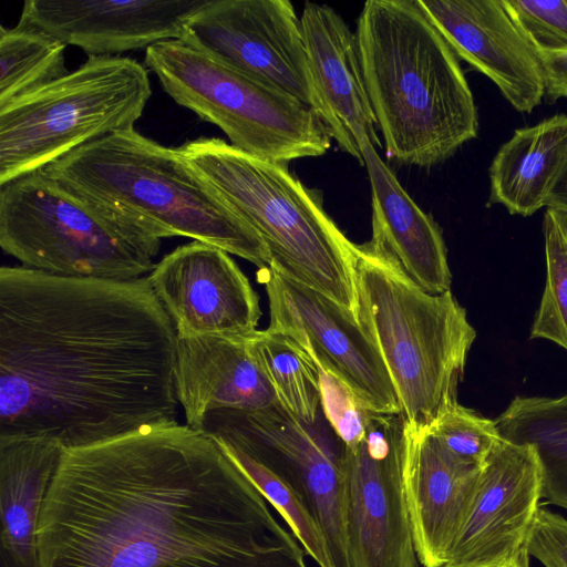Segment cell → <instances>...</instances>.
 Listing matches in <instances>:
<instances>
[{
  "instance_id": "1",
  "label": "cell",
  "mask_w": 567,
  "mask_h": 567,
  "mask_svg": "<svg viewBox=\"0 0 567 567\" xmlns=\"http://www.w3.org/2000/svg\"><path fill=\"white\" fill-rule=\"evenodd\" d=\"M214 437L178 422L64 450L40 567H306V550Z\"/></svg>"
},
{
  "instance_id": "2",
  "label": "cell",
  "mask_w": 567,
  "mask_h": 567,
  "mask_svg": "<svg viewBox=\"0 0 567 567\" xmlns=\"http://www.w3.org/2000/svg\"><path fill=\"white\" fill-rule=\"evenodd\" d=\"M177 332L147 277L0 269V436L65 450L177 422Z\"/></svg>"
},
{
  "instance_id": "3",
  "label": "cell",
  "mask_w": 567,
  "mask_h": 567,
  "mask_svg": "<svg viewBox=\"0 0 567 567\" xmlns=\"http://www.w3.org/2000/svg\"><path fill=\"white\" fill-rule=\"evenodd\" d=\"M355 37L385 155L431 168L478 135V112L460 59L419 0H369Z\"/></svg>"
},
{
  "instance_id": "4",
  "label": "cell",
  "mask_w": 567,
  "mask_h": 567,
  "mask_svg": "<svg viewBox=\"0 0 567 567\" xmlns=\"http://www.w3.org/2000/svg\"><path fill=\"white\" fill-rule=\"evenodd\" d=\"M118 221L155 238L188 237L259 268L270 254L259 235L181 158L133 128L111 133L42 168Z\"/></svg>"
},
{
  "instance_id": "5",
  "label": "cell",
  "mask_w": 567,
  "mask_h": 567,
  "mask_svg": "<svg viewBox=\"0 0 567 567\" xmlns=\"http://www.w3.org/2000/svg\"><path fill=\"white\" fill-rule=\"evenodd\" d=\"M176 150L259 235L271 267L358 319V248L326 213L316 189L306 187L287 165L249 155L220 138L200 137Z\"/></svg>"
},
{
  "instance_id": "6",
  "label": "cell",
  "mask_w": 567,
  "mask_h": 567,
  "mask_svg": "<svg viewBox=\"0 0 567 567\" xmlns=\"http://www.w3.org/2000/svg\"><path fill=\"white\" fill-rule=\"evenodd\" d=\"M357 248L359 322L386 367L405 423L429 430L458 403L476 331L451 290L429 293L369 243Z\"/></svg>"
},
{
  "instance_id": "7",
  "label": "cell",
  "mask_w": 567,
  "mask_h": 567,
  "mask_svg": "<svg viewBox=\"0 0 567 567\" xmlns=\"http://www.w3.org/2000/svg\"><path fill=\"white\" fill-rule=\"evenodd\" d=\"M161 241L105 214L42 168L0 184V246L23 267L134 280L152 271Z\"/></svg>"
},
{
  "instance_id": "8",
  "label": "cell",
  "mask_w": 567,
  "mask_h": 567,
  "mask_svg": "<svg viewBox=\"0 0 567 567\" xmlns=\"http://www.w3.org/2000/svg\"><path fill=\"white\" fill-rule=\"evenodd\" d=\"M144 64L174 102L249 155L287 165L330 148L324 123L297 97L179 39L148 47Z\"/></svg>"
},
{
  "instance_id": "9",
  "label": "cell",
  "mask_w": 567,
  "mask_h": 567,
  "mask_svg": "<svg viewBox=\"0 0 567 567\" xmlns=\"http://www.w3.org/2000/svg\"><path fill=\"white\" fill-rule=\"evenodd\" d=\"M151 95L148 72L136 60L89 56L63 78L0 106V184L133 128Z\"/></svg>"
},
{
  "instance_id": "10",
  "label": "cell",
  "mask_w": 567,
  "mask_h": 567,
  "mask_svg": "<svg viewBox=\"0 0 567 567\" xmlns=\"http://www.w3.org/2000/svg\"><path fill=\"white\" fill-rule=\"evenodd\" d=\"M321 413L308 425L279 403L257 411L209 412L199 431L221 435L280 467L305 495L332 567H355L346 514L343 444Z\"/></svg>"
},
{
  "instance_id": "11",
  "label": "cell",
  "mask_w": 567,
  "mask_h": 567,
  "mask_svg": "<svg viewBox=\"0 0 567 567\" xmlns=\"http://www.w3.org/2000/svg\"><path fill=\"white\" fill-rule=\"evenodd\" d=\"M179 40L291 94L324 123L300 17L290 1L208 0Z\"/></svg>"
},
{
  "instance_id": "12",
  "label": "cell",
  "mask_w": 567,
  "mask_h": 567,
  "mask_svg": "<svg viewBox=\"0 0 567 567\" xmlns=\"http://www.w3.org/2000/svg\"><path fill=\"white\" fill-rule=\"evenodd\" d=\"M404 419L369 412L343 445L348 539L355 567H419L402 477Z\"/></svg>"
},
{
  "instance_id": "13",
  "label": "cell",
  "mask_w": 567,
  "mask_h": 567,
  "mask_svg": "<svg viewBox=\"0 0 567 567\" xmlns=\"http://www.w3.org/2000/svg\"><path fill=\"white\" fill-rule=\"evenodd\" d=\"M258 275L268 297V329L303 349L319 368L341 381L365 410L401 414L386 367L351 312L271 266Z\"/></svg>"
},
{
  "instance_id": "14",
  "label": "cell",
  "mask_w": 567,
  "mask_h": 567,
  "mask_svg": "<svg viewBox=\"0 0 567 567\" xmlns=\"http://www.w3.org/2000/svg\"><path fill=\"white\" fill-rule=\"evenodd\" d=\"M147 280L177 336L249 337L259 298L227 251L193 240L155 264Z\"/></svg>"
},
{
  "instance_id": "15",
  "label": "cell",
  "mask_w": 567,
  "mask_h": 567,
  "mask_svg": "<svg viewBox=\"0 0 567 567\" xmlns=\"http://www.w3.org/2000/svg\"><path fill=\"white\" fill-rule=\"evenodd\" d=\"M542 498L536 450L502 439L481 466L473 503L444 567L497 566L527 553Z\"/></svg>"
},
{
  "instance_id": "16",
  "label": "cell",
  "mask_w": 567,
  "mask_h": 567,
  "mask_svg": "<svg viewBox=\"0 0 567 567\" xmlns=\"http://www.w3.org/2000/svg\"><path fill=\"white\" fill-rule=\"evenodd\" d=\"M208 0H28L18 24L37 28L89 56H113L182 39Z\"/></svg>"
},
{
  "instance_id": "17",
  "label": "cell",
  "mask_w": 567,
  "mask_h": 567,
  "mask_svg": "<svg viewBox=\"0 0 567 567\" xmlns=\"http://www.w3.org/2000/svg\"><path fill=\"white\" fill-rule=\"evenodd\" d=\"M419 1L458 59L489 79L515 111L530 114L542 103L539 58L503 0Z\"/></svg>"
},
{
  "instance_id": "18",
  "label": "cell",
  "mask_w": 567,
  "mask_h": 567,
  "mask_svg": "<svg viewBox=\"0 0 567 567\" xmlns=\"http://www.w3.org/2000/svg\"><path fill=\"white\" fill-rule=\"evenodd\" d=\"M481 466L464 462L427 431L404 421L402 477L419 563L442 567L473 503Z\"/></svg>"
},
{
  "instance_id": "19",
  "label": "cell",
  "mask_w": 567,
  "mask_h": 567,
  "mask_svg": "<svg viewBox=\"0 0 567 567\" xmlns=\"http://www.w3.org/2000/svg\"><path fill=\"white\" fill-rule=\"evenodd\" d=\"M310 72L338 146L363 164L358 140L381 147L365 87L355 32L328 4L306 2L300 16Z\"/></svg>"
},
{
  "instance_id": "20",
  "label": "cell",
  "mask_w": 567,
  "mask_h": 567,
  "mask_svg": "<svg viewBox=\"0 0 567 567\" xmlns=\"http://www.w3.org/2000/svg\"><path fill=\"white\" fill-rule=\"evenodd\" d=\"M249 337L177 336L175 388L186 425L199 430L213 411L249 412L278 403Z\"/></svg>"
},
{
  "instance_id": "21",
  "label": "cell",
  "mask_w": 567,
  "mask_h": 567,
  "mask_svg": "<svg viewBox=\"0 0 567 567\" xmlns=\"http://www.w3.org/2000/svg\"><path fill=\"white\" fill-rule=\"evenodd\" d=\"M358 143L371 185L368 243L424 291H450L452 274L441 227L409 196L369 140L361 137Z\"/></svg>"
},
{
  "instance_id": "22",
  "label": "cell",
  "mask_w": 567,
  "mask_h": 567,
  "mask_svg": "<svg viewBox=\"0 0 567 567\" xmlns=\"http://www.w3.org/2000/svg\"><path fill=\"white\" fill-rule=\"evenodd\" d=\"M64 450L44 437L0 436V567H40V513Z\"/></svg>"
},
{
  "instance_id": "23",
  "label": "cell",
  "mask_w": 567,
  "mask_h": 567,
  "mask_svg": "<svg viewBox=\"0 0 567 567\" xmlns=\"http://www.w3.org/2000/svg\"><path fill=\"white\" fill-rule=\"evenodd\" d=\"M566 164L567 114L515 130L489 165L486 207L501 205L509 215H534L546 207Z\"/></svg>"
},
{
  "instance_id": "24",
  "label": "cell",
  "mask_w": 567,
  "mask_h": 567,
  "mask_svg": "<svg viewBox=\"0 0 567 567\" xmlns=\"http://www.w3.org/2000/svg\"><path fill=\"white\" fill-rule=\"evenodd\" d=\"M502 439L537 453L543 497L567 511V395L516 396L495 419Z\"/></svg>"
},
{
  "instance_id": "25",
  "label": "cell",
  "mask_w": 567,
  "mask_h": 567,
  "mask_svg": "<svg viewBox=\"0 0 567 567\" xmlns=\"http://www.w3.org/2000/svg\"><path fill=\"white\" fill-rule=\"evenodd\" d=\"M249 343L278 403L303 423L316 424L322 411L320 374L312 358L288 337L268 328L252 333Z\"/></svg>"
},
{
  "instance_id": "26",
  "label": "cell",
  "mask_w": 567,
  "mask_h": 567,
  "mask_svg": "<svg viewBox=\"0 0 567 567\" xmlns=\"http://www.w3.org/2000/svg\"><path fill=\"white\" fill-rule=\"evenodd\" d=\"M216 440L225 454L245 473L289 526L319 567H332L326 539L307 503L295 482L277 465L259 457L241 445L216 434Z\"/></svg>"
},
{
  "instance_id": "27",
  "label": "cell",
  "mask_w": 567,
  "mask_h": 567,
  "mask_svg": "<svg viewBox=\"0 0 567 567\" xmlns=\"http://www.w3.org/2000/svg\"><path fill=\"white\" fill-rule=\"evenodd\" d=\"M66 44L32 27H0V106L69 73Z\"/></svg>"
},
{
  "instance_id": "28",
  "label": "cell",
  "mask_w": 567,
  "mask_h": 567,
  "mask_svg": "<svg viewBox=\"0 0 567 567\" xmlns=\"http://www.w3.org/2000/svg\"><path fill=\"white\" fill-rule=\"evenodd\" d=\"M543 235L546 280L530 338L551 341L567 351V217L546 207Z\"/></svg>"
},
{
  "instance_id": "29",
  "label": "cell",
  "mask_w": 567,
  "mask_h": 567,
  "mask_svg": "<svg viewBox=\"0 0 567 567\" xmlns=\"http://www.w3.org/2000/svg\"><path fill=\"white\" fill-rule=\"evenodd\" d=\"M457 458L482 466L502 441L495 420L460 403L449 409L427 430Z\"/></svg>"
},
{
  "instance_id": "30",
  "label": "cell",
  "mask_w": 567,
  "mask_h": 567,
  "mask_svg": "<svg viewBox=\"0 0 567 567\" xmlns=\"http://www.w3.org/2000/svg\"><path fill=\"white\" fill-rule=\"evenodd\" d=\"M503 4L537 54L567 51V0H503Z\"/></svg>"
},
{
  "instance_id": "31",
  "label": "cell",
  "mask_w": 567,
  "mask_h": 567,
  "mask_svg": "<svg viewBox=\"0 0 567 567\" xmlns=\"http://www.w3.org/2000/svg\"><path fill=\"white\" fill-rule=\"evenodd\" d=\"M318 367V365H317ZM321 411L343 445L358 442L364 434L365 410L351 391L337 378L319 368Z\"/></svg>"
},
{
  "instance_id": "32",
  "label": "cell",
  "mask_w": 567,
  "mask_h": 567,
  "mask_svg": "<svg viewBox=\"0 0 567 567\" xmlns=\"http://www.w3.org/2000/svg\"><path fill=\"white\" fill-rule=\"evenodd\" d=\"M527 548L545 567H567V518L540 507Z\"/></svg>"
},
{
  "instance_id": "33",
  "label": "cell",
  "mask_w": 567,
  "mask_h": 567,
  "mask_svg": "<svg viewBox=\"0 0 567 567\" xmlns=\"http://www.w3.org/2000/svg\"><path fill=\"white\" fill-rule=\"evenodd\" d=\"M540 61L546 103L567 99V51L537 54Z\"/></svg>"
},
{
  "instance_id": "34",
  "label": "cell",
  "mask_w": 567,
  "mask_h": 567,
  "mask_svg": "<svg viewBox=\"0 0 567 567\" xmlns=\"http://www.w3.org/2000/svg\"><path fill=\"white\" fill-rule=\"evenodd\" d=\"M529 558H530V555L527 551V553L522 554L516 559H514L509 563L497 565V566H491V567H529Z\"/></svg>"
}]
</instances>
